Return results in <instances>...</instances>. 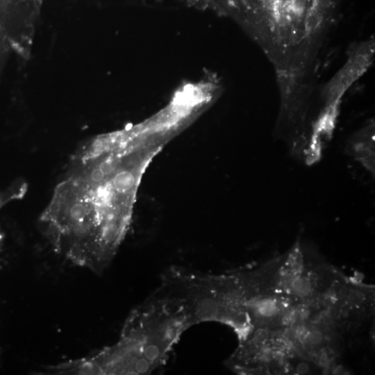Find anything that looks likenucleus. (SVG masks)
<instances>
[{"instance_id":"nucleus-7","label":"nucleus","mask_w":375,"mask_h":375,"mask_svg":"<svg viewBox=\"0 0 375 375\" xmlns=\"http://www.w3.org/2000/svg\"><path fill=\"white\" fill-rule=\"evenodd\" d=\"M343 338L338 335H334L332 338L330 339V347L334 351H340L343 348Z\"/></svg>"},{"instance_id":"nucleus-3","label":"nucleus","mask_w":375,"mask_h":375,"mask_svg":"<svg viewBox=\"0 0 375 375\" xmlns=\"http://www.w3.org/2000/svg\"><path fill=\"white\" fill-rule=\"evenodd\" d=\"M347 150L354 159L374 173V139L372 133L354 137Z\"/></svg>"},{"instance_id":"nucleus-5","label":"nucleus","mask_w":375,"mask_h":375,"mask_svg":"<svg viewBox=\"0 0 375 375\" xmlns=\"http://www.w3.org/2000/svg\"><path fill=\"white\" fill-rule=\"evenodd\" d=\"M311 285L310 281L306 278L297 277L292 283V289L295 294L303 297L309 295L311 292Z\"/></svg>"},{"instance_id":"nucleus-8","label":"nucleus","mask_w":375,"mask_h":375,"mask_svg":"<svg viewBox=\"0 0 375 375\" xmlns=\"http://www.w3.org/2000/svg\"><path fill=\"white\" fill-rule=\"evenodd\" d=\"M323 340V335L320 331H315L310 333L309 337V342L312 345H318Z\"/></svg>"},{"instance_id":"nucleus-1","label":"nucleus","mask_w":375,"mask_h":375,"mask_svg":"<svg viewBox=\"0 0 375 375\" xmlns=\"http://www.w3.org/2000/svg\"><path fill=\"white\" fill-rule=\"evenodd\" d=\"M122 135L97 137L77 148L39 218L55 253L97 275L116 257L130 220L135 178Z\"/></svg>"},{"instance_id":"nucleus-4","label":"nucleus","mask_w":375,"mask_h":375,"mask_svg":"<svg viewBox=\"0 0 375 375\" xmlns=\"http://www.w3.org/2000/svg\"><path fill=\"white\" fill-rule=\"evenodd\" d=\"M249 307L254 309L256 314L261 317H272L277 311V306L273 299H263L259 302L252 303Z\"/></svg>"},{"instance_id":"nucleus-2","label":"nucleus","mask_w":375,"mask_h":375,"mask_svg":"<svg viewBox=\"0 0 375 375\" xmlns=\"http://www.w3.org/2000/svg\"><path fill=\"white\" fill-rule=\"evenodd\" d=\"M194 325L185 305L160 287L128 315L114 344L47 368L49 374H150Z\"/></svg>"},{"instance_id":"nucleus-6","label":"nucleus","mask_w":375,"mask_h":375,"mask_svg":"<svg viewBox=\"0 0 375 375\" xmlns=\"http://www.w3.org/2000/svg\"><path fill=\"white\" fill-rule=\"evenodd\" d=\"M267 333L265 329H259L254 333L253 337V343L255 344H262L267 340Z\"/></svg>"},{"instance_id":"nucleus-9","label":"nucleus","mask_w":375,"mask_h":375,"mask_svg":"<svg viewBox=\"0 0 375 375\" xmlns=\"http://www.w3.org/2000/svg\"><path fill=\"white\" fill-rule=\"evenodd\" d=\"M364 297H363L360 292L354 291L350 294V301L353 305L358 306L361 305L363 302V301H364Z\"/></svg>"},{"instance_id":"nucleus-10","label":"nucleus","mask_w":375,"mask_h":375,"mask_svg":"<svg viewBox=\"0 0 375 375\" xmlns=\"http://www.w3.org/2000/svg\"><path fill=\"white\" fill-rule=\"evenodd\" d=\"M308 370L309 366H307V364H305V363H301V364H299L298 367H297V371H298V372L300 373V374H305V373L308 372Z\"/></svg>"}]
</instances>
